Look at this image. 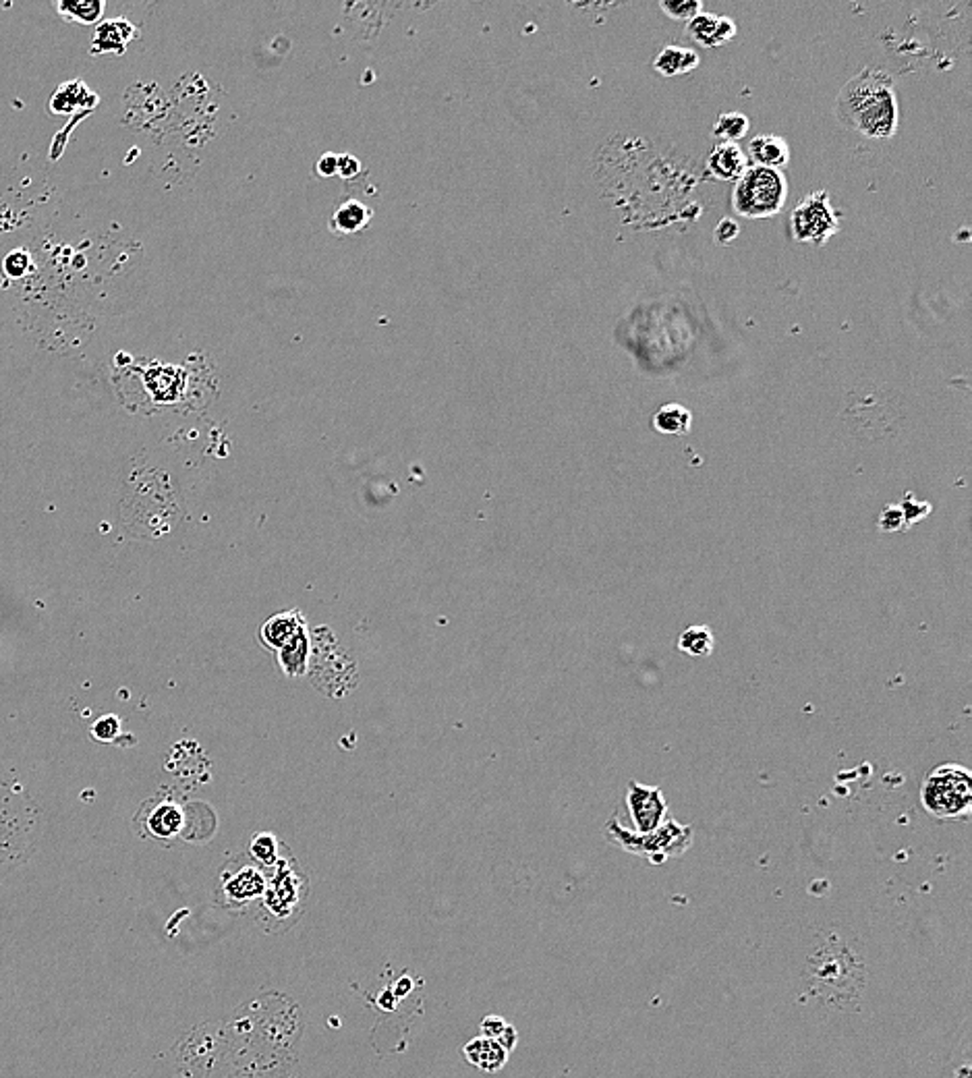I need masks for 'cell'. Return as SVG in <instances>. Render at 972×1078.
Listing matches in <instances>:
<instances>
[{"label": "cell", "instance_id": "cell-23", "mask_svg": "<svg viewBox=\"0 0 972 1078\" xmlns=\"http://www.w3.org/2000/svg\"><path fill=\"white\" fill-rule=\"evenodd\" d=\"M289 882H276L274 890H266V909H270V912L278 919H287V915H291V911H295V906H299V901H301V896H299V888L295 882H291V877H287Z\"/></svg>", "mask_w": 972, "mask_h": 1078}, {"label": "cell", "instance_id": "cell-32", "mask_svg": "<svg viewBox=\"0 0 972 1078\" xmlns=\"http://www.w3.org/2000/svg\"><path fill=\"white\" fill-rule=\"evenodd\" d=\"M119 728H120V724L117 718L106 716L102 720H98L94 728H91V732H94V737L100 740H112L119 734Z\"/></svg>", "mask_w": 972, "mask_h": 1078}, {"label": "cell", "instance_id": "cell-24", "mask_svg": "<svg viewBox=\"0 0 972 1078\" xmlns=\"http://www.w3.org/2000/svg\"><path fill=\"white\" fill-rule=\"evenodd\" d=\"M481 1037H488L491 1041H496V1044L502 1045L506 1052H512L514 1045L519 1044V1033L514 1026L509 1023V1020H504L502 1016H496V1014H491V1016H485L483 1023H481Z\"/></svg>", "mask_w": 972, "mask_h": 1078}, {"label": "cell", "instance_id": "cell-17", "mask_svg": "<svg viewBox=\"0 0 972 1078\" xmlns=\"http://www.w3.org/2000/svg\"><path fill=\"white\" fill-rule=\"evenodd\" d=\"M305 628V620L299 612H282L278 616L270 618L262 626V641L272 649H281L295 637V634Z\"/></svg>", "mask_w": 972, "mask_h": 1078}, {"label": "cell", "instance_id": "cell-15", "mask_svg": "<svg viewBox=\"0 0 972 1078\" xmlns=\"http://www.w3.org/2000/svg\"><path fill=\"white\" fill-rule=\"evenodd\" d=\"M98 104V96L83 81H67L54 91L50 100L52 114H73L77 110H90Z\"/></svg>", "mask_w": 972, "mask_h": 1078}, {"label": "cell", "instance_id": "cell-20", "mask_svg": "<svg viewBox=\"0 0 972 1078\" xmlns=\"http://www.w3.org/2000/svg\"><path fill=\"white\" fill-rule=\"evenodd\" d=\"M307 658H310V637H307L305 628H301L287 645L278 649V662H281L284 674L299 676L305 673Z\"/></svg>", "mask_w": 972, "mask_h": 1078}, {"label": "cell", "instance_id": "cell-11", "mask_svg": "<svg viewBox=\"0 0 972 1078\" xmlns=\"http://www.w3.org/2000/svg\"><path fill=\"white\" fill-rule=\"evenodd\" d=\"M138 33V27L125 17L100 21L91 40V54H123Z\"/></svg>", "mask_w": 972, "mask_h": 1078}, {"label": "cell", "instance_id": "cell-2", "mask_svg": "<svg viewBox=\"0 0 972 1078\" xmlns=\"http://www.w3.org/2000/svg\"><path fill=\"white\" fill-rule=\"evenodd\" d=\"M920 805L933 819L967 821L972 813V774L960 763H941L920 787Z\"/></svg>", "mask_w": 972, "mask_h": 1078}, {"label": "cell", "instance_id": "cell-8", "mask_svg": "<svg viewBox=\"0 0 972 1078\" xmlns=\"http://www.w3.org/2000/svg\"><path fill=\"white\" fill-rule=\"evenodd\" d=\"M686 35L699 46L719 48L736 38V24L726 15L701 11L697 17L686 21Z\"/></svg>", "mask_w": 972, "mask_h": 1078}, {"label": "cell", "instance_id": "cell-30", "mask_svg": "<svg viewBox=\"0 0 972 1078\" xmlns=\"http://www.w3.org/2000/svg\"><path fill=\"white\" fill-rule=\"evenodd\" d=\"M3 270L6 276L21 278L30 270V255L25 252H13L3 260Z\"/></svg>", "mask_w": 972, "mask_h": 1078}, {"label": "cell", "instance_id": "cell-4", "mask_svg": "<svg viewBox=\"0 0 972 1078\" xmlns=\"http://www.w3.org/2000/svg\"><path fill=\"white\" fill-rule=\"evenodd\" d=\"M605 838L624 848L626 853L643 856L652 865H662L689 851L692 846V827L666 819L655 832L637 834L622 825L618 817H612L605 824Z\"/></svg>", "mask_w": 972, "mask_h": 1078}, {"label": "cell", "instance_id": "cell-31", "mask_svg": "<svg viewBox=\"0 0 972 1078\" xmlns=\"http://www.w3.org/2000/svg\"><path fill=\"white\" fill-rule=\"evenodd\" d=\"M740 234V224L736 223L734 218H721L719 223L713 228V239H716L719 245H728V243H732L739 239Z\"/></svg>", "mask_w": 972, "mask_h": 1078}, {"label": "cell", "instance_id": "cell-29", "mask_svg": "<svg viewBox=\"0 0 972 1078\" xmlns=\"http://www.w3.org/2000/svg\"><path fill=\"white\" fill-rule=\"evenodd\" d=\"M879 527H881V531H888V533H896V531L906 529V520H904V515H902V510H900L898 504L885 506L881 517H879Z\"/></svg>", "mask_w": 972, "mask_h": 1078}, {"label": "cell", "instance_id": "cell-7", "mask_svg": "<svg viewBox=\"0 0 972 1078\" xmlns=\"http://www.w3.org/2000/svg\"><path fill=\"white\" fill-rule=\"evenodd\" d=\"M626 806L637 834H652L668 819V801L660 787H649L637 780L628 782Z\"/></svg>", "mask_w": 972, "mask_h": 1078}, {"label": "cell", "instance_id": "cell-14", "mask_svg": "<svg viewBox=\"0 0 972 1078\" xmlns=\"http://www.w3.org/2000/svg\"><path fill=\"white\" fill-rule=\"evenodd\" d=\"M462 1054L471 1066L483 1070V1073H498V1070H502L506 1062H509V1052L488 1037L471 1039L469 1044L464 1045Z\"/></svg>", "mask_w": 972, "mask_h": 1078}, {"label": "cell", "instance_id": "cell-16", "mask_svg": "<svg viewBox=\"0 0 972 1078\" xmlns=\"http://www.w3.org/2000/svg\"><path fill=\"white\" fill-rule=\"evenodd\" d=\"M144 827L156 840H173L183 827V813L175 803H158L144 817Z\"/></svg>", "mask_w": 972, "mask_h": 1078}, {"label": "cell", "instance_id": "cell-27", "mask_svg": "<svg viewBox=\"0 0 972 1078\" xmlns=\"http://www.w3.org/2000/svg\"><path fill=\"white\" fill-rule=\"evenodd\" d=\"M900 510H902L904 520H906V527H910L914 523H920V520L929 517V512H931V504L925 502V500H917L912 494L904 496L902 502L898 504Z\"/></svg>", "mask_w": 972, "mask_h": 1078}, {"label": "cell", "instance_id": "cell-22", "mask_svg": "<svg viewBox=\"0 0 972 1078\" xmlns=\"http://www.w3.org/2000/svg\"><path fill=\"white\" fill-rule=\"evenodd\" d=\"M713 647H716V637H713L711 628L705 625L684 628V633L678 637V649L691 658H710Z\"/></svg>", "mask_w": 972, "mask_h": 1078}, {"label": "cell", "instance_id": "cell-9", "mask_svg": "<svg viewBox=\"0 0 972 1078\" xmlns=\"http://www.w3.org/2000/svg\"><path fill=\"white\" fill-rule=\"evenodd\" d=\"M266 890V875L255 865H243L233 875H226L223 882V896L228 906H245L255 898H262Z\"/></svg>", "mask_w": 972, "mask_h": 1078}, {"label": "cell", "instance_id": "cell-33", "mask_svg": "<svg viewBox=\"0 0 972 1078\" xmlns=\"http://www.w3.org/2000/svg\"><path fill=\"white\" fill-rule=\"evenodd\" d=\"M345 181H351L357 175L361 173V162L355 158L351 154H340L338 156V170H336Z\"/></svg>", "mask_w": 972, "mask_h": 1078}, {"label": "cell", "instance_id": "cell-21", "mask_svg": "<svg viewBox=\"0 0 972 1078\" xmlns=\"http://www.w3.org/2000/svg\"><path fill=\"white\" fill-rule=\"evenodd\" d=\"M691 425H692L691 411L686 409V406L676 405V403L660 406L653 415V427L660 434H666V435H686L691 432Z\"/></svg>", "mask_w": 972, "mask_h": 1078}, {"label": "cell", "instance_id": "cell-5", "mask_svg": "<svg viewBox=\"0 0 972 1078\" xmlns=\"http://www.w3.org/2000/svg\"><path fill=\"white\" fill-rule=\"evenodd\" d=\"M788 202V178L782 170L748 167L732 189V210L742 218H774Z\"/></svg>", "mask_w": 972, "mask_h": 1078}, {"label": "cell", "instance_id": "cell-12", "mask_svg": "<svg viewBox=\"0 0 972 1078\" xmlns=\"http://www.w3.org/2000/svg\"><path fill=\"white\" fill-rule=\"evenodd\" d=\"M747 158L753 167L782 170L790 162V146L780 135H757L748 141Z\"/></svg>", "mask_w": 972, "mask_h": 1078}, {"label": "cell", "instance_id": "cell-1", "mask_svg": "<svg viewBox=\"0 0 972 1078\" xmlns=\"http://www.w3.org/2000/svg\"><path fill=\"white\" fill-rule=\"evenodd\" d=\"M835 119L867 139L893 138L900 125V104L890 73L879 67H864L848 80L835 100Z\"/></svg>", "mask_w": 972, "mask_h": 1078}, {"label": "cell", "instance_id": "cell-19", "mask_svg": "<svg viewBox=\"0 0 972 1078\" xmlns=\"http://www.w3.org/2000/svg\"><path fill=\"white\" fill-rule=\"evenodd\" d=\"M54 6L64 21H73V24L81 25L100 24L106 11L102 0H61Z\"/></svg>", "mask_w": 972, "mask_h": 1078}, {"label": "cell", "instance_id": "cell-3", "mask_svg": "<svg viewBox=\"0 0 972 1078\" xmlns=\"http://www.w3.org/2000/svg\"><path fill=\"white\" fill-rule=\"evenodd\" d=\"M809 981L827 997H854L864 985L862 960L854 946L821 944L809 959Z\"/></svg>", "mask_w": 972, "mask_h": 1078}, {"label": "cell", "instance_id": "cell-10", "mask_svg": "<svg viewBox=\"0 0 972 1078\" xmlns=\"http://www.w3.org/2000/svg\"><path fill=\"white\" fill-rule=\"evenodd\" d=\"M747 168L748 158L745 149L734 141H719L707 156V173L721 183H736Z\"/></svg>", "mask_w": 972, "mask_h": 1078}, {"label": "cell", "instance_id": "cell-28", "mask_svg": "<svg viewBox=\"0 0 972 1078\" xmlns=\"http://www.w3.org/2000/svg\"><path fill=\"white\" fill-rule=\"evenodd\" d=\"M252 854L262 865H272V863H276V840L268 836V834H262L252 842Z\"/></svg>", "mask_w": 972, "mask_h": 1078}, {"label": "cell", "instance_id": "cell-34", "mask_svg": "<svg viewBox=\"0 0 972 1078\" xmlns=\"http://www.w3.org/2000/svg\"><path fill=\"white\" fill-rule=\"evenodd\" d=\"M316 170H318V175H321V176H334L336 170H338V156L332 154V152L324 154L318 160Z\"/></svg>", "mask_w": 972, "mask_h": 1078}, {"label": "cell", "instance_id": "cell-13", "mask_svg": "<svg viewBox=\"0 0 972 1078\" xmlns=\"http://www.w3.org/2000/svg\"><path fill=\"white\" fill-rule=\"evenodd\" d=\"M701 62L697 50L681 44H668L657 52L653 61V69L662 77H678L695 71Z\"/></svg>", "mask_w": 972, "mask_h": 1078}, {"label": "cell", "instance_id": "cell-25", "mask_svg": "<svg viewBox=\"0 0 972 1078\" xmlns=\"http://www.w3.org/2000/svg\"><path fill=\"white\" fill-rule=\"evenodd\" d=\"M750 129V120L742 112H724L719 114L716 125H713V135L721 141H739L745 138Z\"/></svg>", "mask_w": 972, "mask_h": 1078}, {"label": "cell", "instance_id": "cell-6", "mask_svg": "<svg viewBox=\"0 0 972 1078\" xmlns=\"http://www.w3.org/2000/svg\"><path fill=\"white\" fill-rule=\"evenodd\" d=\"M838 231V214L832 208L829 194L824 189L805 196L790 214V233L798 243H811L815 247H821Z\"/></svg>", "mask_w": 972, "mask_h": 1078}, {"label": "cell", "instance_id": "cell-18", "mask_svg": "<svg viewBox=\"0 0 972 1078\" xmlns=\"http://www.w3.org/2000/svg\"><path fill=\"white\" fill-rule=\"evenodd\" d=\"M371 216H374V210H371L369 205L359 202V199H347V202L334 212L330 228L332 233L338 234L359 233L371 223Z\"/></svg>", "mask_w": 972, "mask_h": 1078}, {"label": "cell", "instance_id": "cell-26", "mask_svg": "<svg viewBox=\"0 0 972 1078\" xmlns=\"http://www.w3.org/2000/svg\"><path fill=\"white\" fill-rule=\"evenodd\" d=\"M660 9L670 19L691 21L703 11V3L701 0H660Z\"/></svg>", "mask_w": 972, "mask_h": 1078}]
</instances>
